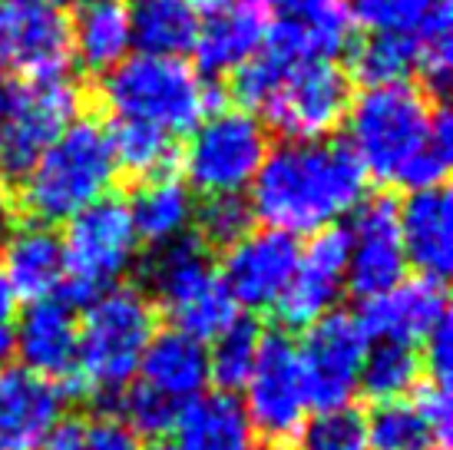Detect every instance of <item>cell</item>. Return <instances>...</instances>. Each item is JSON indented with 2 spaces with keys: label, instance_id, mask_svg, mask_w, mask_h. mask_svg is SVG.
I'll return each instance as SVG.
<instances>
[{
  "label": "cell",
  "instance_id": "6da1fadb",
  "mask_svg": "<svg viewBox=\"0 0 453 450\" xmlns=\"http://www.w3.org/2000/svg\"><path fill=\"white\" fill-rule=\"evenodd\" d=\"M348 146L384 186L434 189L447 182L453 159V123L441 100L407 83L367 87L348 106Z\"/></svg>",
  "mask_w": 453,
  "mask_h": 450
},
{
  "label": "cell",
  "instance_id": "7a4b0ae2",
  "mask_svg": "<svg viewBox=\"0 0 453 450\" xmlns=\"http://www.w3.org/2000/svg\"><path fill=\"white\" fill-rule=\"evenodd\" d=\"M367 196V173L344 139H285L252 179V215L288 236H315Z\"/></svg>",
  "mask_w": 453,
  "mask_h": 450
},
{
  "label": "cell",
  "instance_id": "3957f363",
  "mask_svg": "<svg viewBox=\"0 0 453 450\" xmlns=\"http://www.w3.org/2000/svg\"><path fill=\"white\" fill-rule=\"evenodd\" d=\"M156 318L159 312L139 288H110L89 301L76 335V371L64 398H119L156 335Z\"/></svg>",
  "mask_w": 453,
  "mask_h": 450
},
{
  "label": "cell",
  "instance_id": "277c9868",
  "mask_svg": "<svg viewBox=\"0 0 453 450\" xmlns=\"http://www.w3.org/2000/svg\"><path fill=\"white\" fill-rule=\"evenodd\" d=\"M110 133L96 120H73L17 182V209L30 222L53 225L103 199L116 182Z\"/></svg>",
  "mask_w": 453,
  "mask_h": 450
},
{
  "label": "cell",
  "instance_id": "5b68a950",
  "mask_svg": "<svg viewBox=\"0 0 453 450\" xmlns=\"http://www.w3.org/2000/svg\"><path fill=\"white\" fill-rule=\"evenodd\" d=\"M100 106L110 120L146 123L176 136L192 133L209 112L219 110V89L179 57L136 53L103 74Z\"/></svg>",
  "mask_w": 453,
  "mask_h": 450
},
{
  "label": "cell",
  "instance_id": "8992f818",
  "mask_svg": "<svg viewBox=\"0 0 453 450\" xmlns=\"http://www.w3.org/2000/svg\"><path fill=\"white\" fill-rule=\"evenodd\" d=\"M139 291L152 301L156 312L173 322L176 331L202 345L222 335L239 318V305L228 295L212 252L196 238V232L152 245L150 259L142 262Z\"/></svg>",
  "mask_w": 453,
  "mask_h": 450
},
{
  "label": "cell",
  "instance_id": "52a82bcc",
  "mask_svg": "<svg viewBox=\"0 0 453 450\" xmlns=\"http://www.w3.org/2000/svg\"><path fill=\"white\" fill-rule=\"evenodd\" d=\"M66 222L70 225L60 236L66 278L57 295L83 312L136 265L139 236L129 219V206L116 196H103Z\"/></svg>",
  "mask_w": 453,
  "mask_h": 450
},
{
  "label": "cell",
  "instance_id": "ba28073f",
  "mask_svg": "<svg viewBox=\"0 0 453 450\" xmlns=\"http://www.w3.org/2000/svg\"><path fill=\"white\" fill-rule=\"evenodd\" d=\"M268 146V129L255 112L215 110L192 129L182 156L189 189L202 199L212 196H242L252 186Z\"/></svg>",
  "mask_w": 453,
  "mask_h": 450
},
{
  "label": "cell",
  "instance_id": "9c48e42d",
  "mask_svg": "<svg viewBox=\"0 0 453 450\" xmlns=\"http://www.w3.org/2000/svg\"><path fill=\"white\" fill-rule=\"evenodd\" d=\"M348 106H351V76L334 60H285L258 112L278 136L325 139L344 123Z\"/></svg>",
  "mask_w": 453,
  "mask_h": 450
},
{
  "label": "cell",
  "instance_id": "30bf717a",
  "mask_svg": "<svg viewBox=\"0 0 453 450\" xmlns=\"http://www.w3.org/2000/svg\"><path fill=\"white\" fill-rule=\"evenodd\" d=\"M245 414L265 447H285L308 421L298 348L288 331H265L255 368L245 381Z\"/></svg>",
  "mask_w": 453,
  "mask_h": 450
},
{
  "label": "cell",
  "instance_id": "8fae6325",
  "mask_svg": "<svg viewBox=\"0 0 453 450\" xmlns=\"http://www.w3.org/2000/svg\"><path fill=\"white\" fill-rule=\"evenodd\" d=\"M295 348H298L308 407L331 411V407L351 404V398L357 394V377H361L367 351V338L361 331L357 314H321L315 325L304 328L302 345H295Z\"/></svg>",
  "mask_w": 453,
  "mask_h": 450
},
{
  "label": "cell",
  "instance_id": "7c38bea8",
  "mask_svg": "<svg viewBox=\"0 0 453 450\" xmlns=\"http://www.w3.org/2000/svg\"><path fill=\"white\" fill-rule=\"evenodd\" d=\"M83 110V89L70 76L27 80L17 112L0 129V169L7 179H24L40 152L64 133Z\"/></svg>",
  "mask_w": 453,
  "mask_h": 450
},
{
  "label": "cell",
  "instance_id": "4fadbf2b",
  "mask_svg": "<svg viewBox=\"0 0 453 450\" xmlns=\"http://www.w3.org/2000/svg\"><path fill=\"white\" fill-rule=\"evenodd\" d=\"M348 232V275L344 285L361 301L384 295L407 275L397 202L390 196H365L351 213Z\"/></svg>",
  "mask_w": 453,
  "mask_h": 450
},
{
  "label": "cell",
  "instance_id": "5bb4252c",
  "mask_svg": "<svg viewBox=\"0 0 453 450\" xmlns=\"http://www.w3.org/2000/svg\"><path fill=\"white\" fill-rule=\"evenodd\" d=\"M70 20L34 0H0V70L47 80L70 66Z\"/></svg>",
  "mask_w": 453,
  "mask_h": 450
},
{
  "label": "cell",
  "instance_id": "9a60e30c",
  "mask_svg": "<svg viewBox=\"0 0 453 450\" xmlns=\"http://www.w3.org/2000/svg\"><path fill=\"white\" fill-rule=\"evenodd\" d=\"M298 255H302V245L288 232L249 229L226 249L219 275L235 305L249 312H265V308H275V301L281 299L298 265Z\"/></svg>",
  "mask_w": 453,
  "mask_h": 450
},
{
  "label": "cell",
  "instance_id": "2e32d148",
  "mask_svg": "<svg viewBox=\"0 0 453 450\" xmlns=\"http://www.w3.org/2000/svg\"><path fill=\"white\" fill-rule=\"evenodd\" d=\"M344 275H348V232L338 225L315 232L298 255V265L281 299L275 301L278 322L285 325V331L315 325L321 314L334 312V301L344 291Z\"/></svg>",
  "mask_w": 453,
  "mask_h": 450
},
{
  "label": "cell",
  "instance_id": "e0dca14e",
  "mask_svg": "<svg viewBox=\"0 0 453 450\" xmlns=\"http://www.w3.org/2000/svg\"><path fill=\"white\" fill-rule=\"evenodd\" d=\"M265 43L288 63L338 60L351 47V17L341 0H295L268 20Z\"/></svg>",
  "mask_w": 453,
  "mask_h": 450
},
{
  "label": "cell",
  "instance_id": "ac0fdd59",
  "mask_svg": "<svg viewBox=\"0 0 453 450\" xmlns=\"http://www.w3.org/2000/svg\"><path fill=\"white\" fill-rule=\"evenodd\" d=\"M76 308L60 295H50L27 305L20 325L13 328V351L24 361L20 368L47 377L64 391L76 371Z\"/></svg>",
  "mask_w": 453,
  "mask_h": 450
},
{
  "label": "cell",
  "instance_id": "d6986e66",
  "mask_svg": "<svg viewBox=\"0 0 453 450\" xmlns=\"http://www.w3.org/2000/svg\"><path fill=\"white\" fill-rule=\"evenodd\" d=\"M397 225L407 265H414L420 278L443 285L453 268V199L447 182L411 192L397 206Z\"/></svg>",
  "mask_w": 453,
  "mask_h": 450
},
{
  "label": "cell",
  "instance_id": "ffe728a7",
  "mask_svg": "<svg viewBox=\"0 0 453 450\" xmlns=\"http://www.w3.org/2000/svg\"><path fill=\"white\" fill-rule=\"evenodd\" d=\"M447 318V295L443 285L417 278L401 282L384 295H374L361 305V331L367 341H401V345H420Z\"/></svg>",
  "mask_w": 453,
  "mask_h": 450
},
{
  "label": "cell",
  "instance_id": "44dd1931",
  "mask_svg": "<svg viewBox=\"0 0 453 450\" xmlns=\"http://www.w3.org/2000/svg\"><path fill=\"white\" fill-rule=\"evenodd\" d=\"M64 391L17 364L0 368V450H37L60 414Z\"/></svg>",
  "mask_w": 453,
  "mask_h": 450
},
{
  "label": "cell",
  "instance_id": "7402d4cb",
  "mask_svg": "<svg viewBox=\"0 0 453 450\" xmlns=\"http://www.w3.org/2000/svg\"><path fill=\"white\" fill-rule=\"evenodd\" d=\"M0 272L11 285L13 299L40 301L60 291L66 278L64 242L50 225L24 222L4 242Z\"/></svg>",
  "mask_w": 453,
  "mask_h": 450
},
{
  "label": "cell",
  "instance_id": "603a6c76",
  "mask_svg": "<svg viewBox=\"0 0 453 450\" xmlns=\"http://www.w3.org/2000/svg\"><path fill=\"white\" fill-rule=\"evenodd\" d=\"M265 34H268V17L249 0L245 4L232 0L205 13V20H199L192 53L199 57V66L205 74L222 76L232 74L245 60H252L255 53H262Z\"/></svg>",
  "mask_w": 453,
  "mask_h": 450
},
{
  "label": "cell",
  "instance_id": "cb8c5ba5",
  "mask_svg": "<svg viewBox=\"0 0 453 450\" xmlns=\"http://www.w3.org/2000/svg\"><path fill=\"white\" fill-rule=\"evenodd\" d=\"M139 381L152 388L156 394L176 400L179 407H186L189 400L205 394L209 384V354L205 345L196 338L182 335L176 328L156 331L150 348L139 361Z\"/></svg>",
  "mask_w": 453,
  "mask_h": 450
},
{
  "label": "cell",
  "instance_id": "d4e9b609",
  "mask_svg": "<svg viewBox=\"0 0 453 450\" xmlns=\"http://www.w3.org/2000/svg\"><path fill=\"white\" fill-rule=\"evenodd\" d=\"M133 47L129 7L123 0H80L70 20V50L93 76L110 74Z\"/></svg>",
  "mask_w": 453,
  "mask_h": 450
},
{
  "label": "cell",
  "instance_id": "484cf974",
  "mask_svg": "<svg viewBox=\"0 0 453 450\" xmlns=\"http://www.w3.org/2000/svg\"><path fill=\"white\" fill-rule=\"evenodd\" d=\"M176 438L179 450H252L255 431L235 394L212 391L182 407Z\"/></svg>",
  "mask_w": 453,
  "mask_h": 450
},
{
  "label": "cell",
  "instance_id": "4316f807",
  "mask_svg": "<svg viewBox=\"0 0 453 450\" xmlns=\"http://www.w3.org/2000/svg\"><path fill=\"white\" fill-rule=\"evenodd\" d=\"M199 20L192 0H136L129 11V34L150 57H182L196 47Z\"/></svg>",
  "mask_w": 453,
  "mask_h": 450
},
{
  "label": "cell",
  "instance_id": "83f0119b",
  "mask_svg": "<svg viewBox=\"0 0 453 450\" xmlns=\"http://www.w3.org/2000/svg\"><path fill=\"white\" fill-rule=\"evenodd\" d=\"M127 206L129 219L136 225L139 242H150V245H163V242L186 236V229L192 225V215H196L192 189L176 182L173 175L139 182Z\"/></svg>",
  "mask_w": 453,
  "mask_h": 450
},
{
  "label": "cell",
  "instance_id": "f1b7e54d",
  "mask_svg": "<svg viewBox=\"0 0 453 450\" xmlns=\"http://www.w3.org/2000/svg\"><path fill=\"white\" fill-rule=\"evenodd\" d=\"M110 143H113L116 169H123L136 182H150L159 175H173L179 163L176 139L146 123H129V120H113Z\"/></svg>",
  "mask_w": 453,
  "mask_h": 450
},
{
  "label": "cell",
  "instance_id": "f546056e",
  "mask_svg": "<svg viewBox=\"0 0 453 450\" xmlns=\"http://www.w3.org/2000/svg\"><path fill=\"white\" fill-rule=\"evenodd\" d=\"M424 361L414 345H401V341H367L365 364H361V377H357V391H365L371 404H388V400H401L411 394L420 381Z\"/></svg>",
  "mask_w": 453,
  "mask_h": 450
},
{
  "label": "cell",
  "instance_id": "4dcf8cb0",
  "mask_svg": "<svg viewBox=\"0 0 453 450\" xmlns=\"http://www.w3.org/2000/svg\"><path fill=\"white\" fill-rule=\"evenodd\" d=\"M414 34H367L351 47L348 76L361 80L365 87L407 83L414 74Z\"/></svg>",
  "mask_w": 453,
  "mask_h": 450
},
{
  "label": "cell",
  "instance_id": "1f68e13d",
  "mask_svg": "<svg viewBox=\"0 0 453 450\" xmlns=\"http://www.w3.org/2000/svg\"><path fill=\"white\" fill-rule=\"evenodd\" d=\"M262 325L245 314V318H235L222 335L212 338V351L205 354H209V381H215V388L226 394L245 388L262 348Z\"/></svg>",
  "mask_w": 453,
  "mask_h": 450
},
{
  "label": "cell",
  "instance_id": "d6a6232c",
  "mask_svg": "<svg viewBox=\"0 0 453 450\" xmlns=\"http://www.w3.org/2000/svg\"><path fill=\"white\" fill-rule=\"evenodd\" d=\"M450 0L437 4L434 11L427 13V20L414 30V50L417 63L414 74L424 80V87L434 100L447 97V87H450V74H453V34H450Z\"/></svg>",
  "mask_w": 453,
  "mask_h": 450
},
{
  "label": "cell",
  "instance_id": "836d02e7",
  "mask_svg": "<svg viewBox=\"0 0 453 450\" xmlns=\"http://www.w3.org/2000/svg\"><path fill=\"white\" fill-rule=\"evenodd\" d=\"M367 450H443L414 400L374 404L367 417Z\"/></svg>",
  "mask_w": 453,
  "mask_h": 450
},
{
  "label": "cell",
  "instance_id": "e575fe53",
  "mask_svg": "<svg viewBox=\"0 0 453 450\" xmlns=\"http://www.w3.org/2000/svg\"><path fill=\"white\" fill-rule=\"evenodd\" d=\"M291 444L295 450H367V417L351 404L318 411Z\"/></svg>",
  "mask_w": 453,
  "mask_h": 450
},
{
  "label": "cell",
  "instance_id": "d590c367",
  "mask_svg": "<svg viewBox=\"0 0 453 450\" xmlns=\"http://www.w3.org/2000/svg\"><path fill=\"white\" fill-rule=\"evenodd\" d=\"M113 404H116V417L136 438H165L169 431H176V421L179 414H182V407H179L176 400L156 394L142 381H129Z\"/></svg>",
  "mask_w": 453,
  "mask_h": 450
},
{
  "label": "cell",
  "instance_id": "8d00e7d4",
  "mask_svg": "<svg viewBox=\"0 0 453 450\" xmlns=\"http://www.w3.org/2000/svg\"><path fill=\"white\" fill-rule=\"evenodd\" d=\"M252 206H249L245 196H212V199H202V206L192 215L196 238L209 252H226L235 238H242L252 229Z\"/></svg>",
  "mask_w": 453,
  "mask_h": 450
},
{
  "label": "cell",
  "instance_id": "74e56055",
  "mask_svg": "<svg viewBox=\"0 0 453 450\" xmlns=\"http://www.w3.org/2000/svg\"><path fill=\"white\" fill-rule=\"evenodd\" d=\"M351 24L367 34H414L443 0H341Z\"/></svg>",
  "mask_w": 453,
  "mask_h": 450
},
{
  "label": "cell",
  "instance_id": "f35d334b",
  "mask_svg": "<svg viewBox=\"0 0 453 450\" xmlns=\"http://www.w3.org/2000/svg\"><path fill=\"white\" fill-rule=\"evenodd\" d=\"M414 407L424 414V421L430 424V431L437 434L441 447L447 450L450 444V424H453V394L450 384H441V381H417L414 388Z\"/></svg>",
  "mask_w": 453,
  "mask_h": 450
},
{
  "label": "cell",
  "instance_id": "ab89813d",
  "mask_svg": "<svg viewBox=\"0 0 453 450\" xmlns=\"http://www.w3.org/2000/svg\"><path fill=\"white\" fill-rule=\"evenodd\" d=\"M87 450H142V444L116 414H103L87 424Z\"/></svg>",
  "mask_w": 453,
  "mask_h": 450
},
{
  "label": "cell",
  "instance_id": "60d3db41",
  "mask_svg": "<svg viewBox=\"0 0 453 450\" xmlns=\"http://www.w3.org/2000/svg\"><path fill=\"white\" fill-rule=\"evenodd\" d=\"M424 345H427V348H424V358H420V361L427 364V377L430 381H441V384H450V368H453L450 318H443L441 325L424 338Z\"/></svg>",
  "mask_w": 453,
  "mask_h": 450
},
{
  "label": "cell",
  "instance_id": "b9f144b4",
  "mask_svg": "<svg viewBox=\"0 0 453 450\" xmlns=\"http://www.w3.org/2000/svg\"><path fill=\"white\" fill-rule=\"evenodd\" d=\"M37 450H87V421L80 417H60L40 440Z\"/></svg>",
  "mask_w": 453,
  "mask_h": 450
},
{
  "label": "cell",
  "instance_id": "7bdbcfd3",
  "mask_svg": "<svg viewBox=\"0 0 453 450\" xmlns=\"http://www.w3.org/2000/svg\"><path fill=\"white\" fill-rule=\"evenodd\" d=\"M20 93H24V83H17L13 76L0 74V129L11 123V116L17 112Z\"/></svg>",
  "mask_w": 453,
  "mask_h": 450
},
{
  "label": "cell",
  "instance_id": "ee69618b",
  "mask_svg": "<svg viewBox=\"0 0 453 450\" xmlns=\"http://www.w3.org/2000/svg\"><path fill=\"white\" fill-rule=\"evenodd\" d=\"M17 215H20V209H17L13 186L0 182V245H4V242H7V236L17 229Z\"/></svg>",
  "mask_w": 453,
  "mask_h": 450
},
{
  "label": "cell",
  "instance_id": "f6af8a7d",
  "mask_svg": "<svg viewBox=\"0 0 453 450\" xmlns=\"http://www.w3.org/2000/svg\"><path fill=\"white\" fill-rule=\"evenodd\" d=\"M13 354V322H0V368L11 364Z\"/></svg>",
  "mask_w": 453,
  "mask_h": 450
},
{
  "label": "cell",
  "instance_id": "bcb514c9",
  "mask_svg": "<svg viewBox=\"0 0 453 450\" xmlns=\"http://www.w3.org/2000/svg\"><path fill=\"white\" fill-rule=\"evenodd\" d=\"M13 291L11 285H7V278H4V272H0V322H13Z\"/></svg>",
  "mask_w": 453,
  "mask_h": 450
},
{
  "label": "cell",
  "instance_id": "7dc6e473",
  "mask_svg": "<svg viewBox=\"0 0 453 450\" xmlns=\"http://www.w3.org/2000/svg\"><path fill=\"white\" fill-rule=\"evenodd\" d=\"M249 4H255L258 11H265V7H268V11H285V7H291L295 0H249Z\"/></svg>",
  "mask_w": 453,
  "mask_h": 450
},
{
  "label": "cell",
  "instance_id": "c3c4849f",
  "mask_svg": "<svg viewBox=\"0 0 453 450\" xmlns=\"http://www.w3.org/2000/svg\"><path fill=\"white\" fill-rule=\"evenodd\" d=\"M34 4H43V7H53V11H60V7H70V4H80V0H34Z\"/></svg>",
  "mask_w": 453,
  "mask_h": 450
},
{
  "label": "cell",
  "instance_id": "681fc988",
  "mask_svg": "<svg viewBox=\"0 0 453 450\" xmlns=\"http://www.w3.org/2000/svg\"><path fill=\"white\" fill-rule=\"evenodd\" d=\"M196 7H205V11H215V7H222V4H232V0H192Z\"/></svg>",
  "mask_w": 453,
  "mask_h": 450
},
{
  "label": "cell",
  "instance_id": "f907efd6",
  "mask_svg": "<svg viewBox=\"0 0 453 450\" xmlns=\"http://www.w3.org/2000/svg\"><path fill=\"white\" fill-rule=\"evenodd\" d=\"M150 450H179V447H173V444H152Z\"/></svg>",
  "mask_w": 453,
  "mask_h": 450
},
{
  "label": "cell",
  "instance_id": "816d5d0a",
  "mask_svg": "<svg viewBox=\"0 0 453 450\" xmlns=\"http://www.w3.org/2000/svg\"><path fill=\"white\" fill-rule=\"evenodd\" d=\"M262 450H281V447H262Z\"/></svg>",
  "mask_w": 453,
  "mask_h": 450
}]
</instances>
